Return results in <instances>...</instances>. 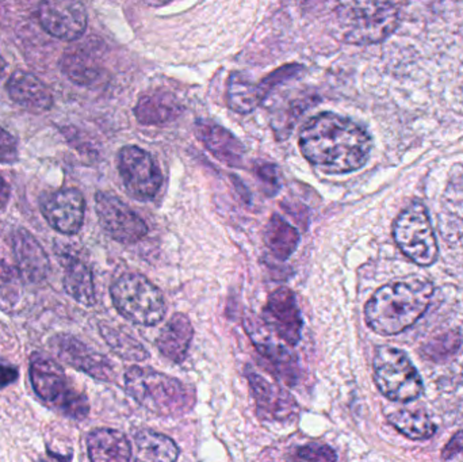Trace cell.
<instances>
[{
  "label": "cell",
  "instance_id": "6da1fadb",
  "mask_svg": "<svg viewBox=\"0 0 463 462\" xmlns=\"http://www.w3.org/2000/svg\"><path fill=\"white\" fill-rule=\"evenodd\" d=\"M299 148L305 159L324 173L347 174L366 165L373 140L369 132L353 119L321 113L302 127Z\"/></svg>",
  "mask_w": 463,
  "mask_h": 462
},
{
  "label": "cell",
  "instance_id": "7a4b0ae2",
  "mask_svg": "<svg viewBox=\"0 0 463 462\" xmlns=\"http://www.w3.org/2000/svg\"><path fill=\"white\" fill-rule=\"evenodd\" d=\"M434 296L424 279L392 282L380 288L364 308L367 325L380 335H396L415 325L429 309Z\"/></svg>",
  "mask_w": 463,
  "mask_h": 462
},
{
  "label": "cell",
  "instance_id": "3957f363",
  "mask_svg": "<svg viewBox=\"0 0 463 462\" xmlns=\"http://www.w3.org/2000/svg\"><path fill=\"white\" fill-rule=\"evenodd\" d=\"M334 30L340 40L353 45L383 42L400 24L399 10L383 0H337Z\"/></svg>",
  "mask_w": 463,
  "mask_h": 462
},
{
  "label": "cell",
  "instance_id": "277c9868",
  "mask_svg": "<svg viewBox=\"0 0 463 462\" xmlns=\"http://www.w3.org/2000/svg\"><path fill=\"white\" fill-rule=\"evenodd\" d=\"M125 388L133 401L159 417H182L195 404L194 392L181 380L152 369L130 368L125 373Z\"/></svg>",
  "mask_w": 463,
  "mask_h": 462
},
{
  "label": "cell",
  "instance_id": "5b68a950",
  "mask_svg": "<svg viewBox=\"0 0 463 462\" xmlns=\"http://www.w3.org/2000/svg\"><path fill=\"white\" fill-rule=\"evenodd\" d=\"M29 372L33 391L46 406L71 420H81L89 415L87 396L71 387L64 369L53 358L34 353Z\"/></svg>",
  "mask_w": 463,
  "mask_h": 462
},
{
  "label": "cell",
  "instance_id": "8992f818",
  "mask_svg": "<svg viewBox=\"0 0 463 462\" xmlns=\"http://www.w3.org/2000/svg\"><path fill=\"white\" fill-rule=\"evenodd\" d=\"M110 295L117 311L135 325L152 327L165 319L163 293L143 274H122L111 285Z\"/></svg>",
  "mask_w": 463,
  "mask_h": 462
},
{
  "label": "cell",
  "instance_id": "52a82bcc",
  "mask_svg": "<svg viewBox=\"0 0 463 462\" xmlns=\"http://www.w3.org/2000/svg\"><path fill=\"white\" fill-rule=\"evenodd\" d=\"M373 369L378 390L389 401L408 403L423 392L420 374L402 350L391 346L378 347Z\"/></svg>",
  "mask_w": 463,
  "mask_h": 462
},
{
  "label": "cell",
  "instance_id": "ba28073f",
  "mask_svg": "<svg viewBox=\"0 0 463 462\" xmlns=\"http://www.w3.org/2000/svg\"><path fill=\"white\" fill-rule=\"evenodd\" d=\"M393 236L402 254L416 265L427 268L437 262L439 255L437 238L429 212L421 203H412L400 213L394 222Z\"/></svg>",
  "mask_w": 463,
  "mask_h": 462
},
{
  "label": "cell",
  "instance_id": "9c48e42d",
  "mask_svg": "<svg viewBox=\"0 0 463 462\" xmlns=\"http://www.w3.org/2000/svg\"><path fill=\"white\" fill-rule=\"evenodd\" d=\"M118 171L125 189L135 200H154L163 184V174L151 154L135 146L118 154Z\"/></svg>",
  "mask_w": 463,
  "mask_h": 462
},
{
  "label": "cell",
  "instance_id": "30bf717a",
  "mask_svg": "<svg viewBox=\"0 0 463 462\" xmlns=\"http://www.w3.org/2000/svg\"><path fill=\"white\" fill-rule=\"evenodd\" d=\"M95 211L103 231L118 243H138L148 233L146 222L130 206L110 193H97Z\"/></svg>",
  "mask_w": 463,
  "mask_h": 462
},
{
  "label": "cell",
  "instance_id": "8fae6325",
  "mask_svg": "<svg viewBox=\"0 0 463 462\" xmlns=\"http://www.w3.org/2000/svg\"><path fill=\"white\" fill-rule=\"evenodd\" d=\"M242 325L261 357L274 366L275 372L283 382L293 384L297 377V358L290 349L293 346L282 341L269 325L256 315H245Z\"/></svg>",
  "mask_w": 463,
  "mask_h": 462
},
{
  "label": "cell",
  "instance_id": "7c38bea8",
  "mask_svg": "<svg viewBox=\"0 0 463 462\" xmlns=\"http://www.w3.org/2000/svg\"><path fill=\"white\" fill-rule=\"evenodd\" d=\"M38 21L48 34L71 42L86 33L87 11L79 0H43Z\"/></svg>",
  "mask_w": 463,
  "mask_h": 462
},
{
  "label": "cell",
  "instance_id": "4fadbf2b",
  "mask_svg": "<svg viewBox=\"0 0 463 462\" xmlns=\"http://www.w3.org/2000/svg\"><path fill=\"white\" fill-rule=\"evenodd\" d=\"M41 212L48 224L62 235H76L86 213L83 194L73 187H64L41 198Z\"/></svg>",
  "mask_w": 463,
  "mask_h": 462
},
{
  "label": "cell",
  "instance_id": "5bb4252c",
  "mask_svg": "<svg viewBox=\"0 0 463 462\" xmlns=\"http://www.w3.org/2000/svg\"><path fill=\"white\" fill-rule=\"evenodd\" d=\"M264 322L290 346L301 339L302 317L296 296L288 288H280L269 296L264 306Z\"/></svg>",
  "mask_w": 463,
  "mask_h": 462
},
{
  "label": "cell",
  "instance_id": "9a60e30c",
  "mask_svg": "<svg viewBox=\"0 0 463 462\" xmlns=\"http://www.w3.org/2000/svg\"><path fill=\"white\" fill-rule=\"evenodd\" d=\"M52 349L62 363L72 368L100 380L111 382L114 379V369L105 355L94 352L89 346L71 335H57L51 341Z\"/></svg>",
  "mask_w": 463,
  "mask_h": 462
},
{
  "label": "cell",
  "instance_id": "2e32d148",
  "mask_svg": "<svg viewBox=\"0 0 463 462\" xmlns=\"http://www.w3.org/2000/svg\"><path fill=\"white\" fill-rule=\"evenodd\" d=\"M247 377L261 420L283 423L296 420L298 404L283 388L272 384L258 373H248Z\"/></svg>",
  "mask_w": 463,
  "mask_h": 462
},
{
  "label": "cell",
  "instance_id": "e0dca14e",
  "mask_svg": "<svg viewBox=\"0 0 463 462\" xmlns=\"http://www.w3.org/2000/svg\"><path fill=\"white\" fill-rule=\"evenodd\" d=\"M13 251L16 270L24 281L40 285L51 273V260L37 239L29 231L19 228L13 235Z\"/></svg>",
  "mask_w": 463,
  "mask_h": 462
},
{
  "label": "cell",
  "instance_id": "ac0fdd59",
  "mask_svg": "<svg viewBox=\"0 0 463 462\" xmlns=\"http://www.w3.org/2000/svg\"><path fill=\"white\" fill-rule=\"evenodd\" d=\"M5 87L14 103L33 113L49 111L53 106V95L48 86L26 71H15Z\"/></svg>",
  "mask_w": 463,
  "mask_h": 462
},
{
  "label": "cell",
  "instance_id": "d6986e66",
  "mask_svg": "<svg viewBox=\"0 0 463 462\" xmlns=\"http://www.w3.org/2000/svg\"><path fill=\"white\" fill-rule=\"evenodd\" d=\"M57 259L64 271L62 287L65 293L84 306H92L97 300L91 269L81 258L64 251L57 252Z\"/></svg>",
  "mask_w": 463,
  "mask_h": 462
},
{
  "label": "cell",
  "instance_id": "ffe728a7",
  "mask_svg": "<svg viewBox=\"0 0 463 462\" xmlns=\"http://www.w3.org/2000/svg\"><path fill=\"white\" fill-rule=\"evenodd\" d=\"M197 137L203 146L220 160L231 167H240L244 162L245 149L230 130L213 122L198 121L195 125Z\"/></svg>",
  "mask_w": 463,
  "mask_h": 462
},
{
  "label": "cell",
  "instance_id": "44dd1931",
  "mask_svg": "<svg viewBox=\"0 0 463 462\" xmlns=\"http://www.w3.org/2000/svg\"><path fill=\"white\" fill-rule=\"evenodd\" d=\"M193 336L194 328L189 317L184 314H175L160 331L156 346L171 363H181L186 360Z\"/></svg>",
  "mask_w": 463,
  "mask_h": 462
},
{
  "label": "cell",
  "instance_id": "7402d4cb",
  "mask_svg": "<svg viewBox=\"0 0 463 462\" xmlns=\"http://www.w3.org/2000/svg\"><path fill=\"white\" fill-rule=\"evenodd\" d=\"M90 460L94 462H128L132 460V445L118 430L98 429L87 438Z\"/></svg>",
  "mask_w": 463,
  "mask_h": 462
},
{
  "label": "cell",
  "instance_id": "603a6c76",
  "mask_svg": "<svg viewBox=\"0 0 463 462\" xmlns=\"http://www.w3.org/2000/svg\"><path fill=\"white\" fill-rule=\"evenodd\" d=\"M184 108L175 95L167 91H154L140 98L135 116L143 125H165L175 121Z\"/></svg>",
  "mask_w": 463,
  "mask_h": 462
},
{
  "label": "cell",
  "instance_id": "cb8c5ba5",
  "mask_svg": "<svg viewBox=\"0 0 463 462\" xmlns=\"http://www.w3.org/2000/svg\"><path fill=\"white\" fill-rule=\"evenodd\" d=\"M264 243L275 258L288 259L299 244V233L279 214H272L264 230Z\"/></svg>",
  "mask_w": 463,
  "mask_h": 462
},
{
  "label": "cell",
  "instance_id": "d4e9b609",
  "mask_svg": "<svg viewBox=\"0 0 463 462\" xmlns=\"http://www.w3.org/2000/svg\"><path fill=\"white\" fill-rule=\"evenodd\" d=\"M266 99L259 84L250 81L244 73H232L228 80L227 102L239 114L252 113Z\"/></svg>",
  "mask_w": 463,
  "mask_h": 462
},
{
  "label": "cell",
  "instance_id": "484cf974",
  "mask_svg": "<svg viewBox=\"0 0 463 462\" xmlns=\"http://www.w3.org/2000/svg\"><path fill=\"white\" fill-rule=\"evenodd\" d=\"M137 460L174 462L178 460L179 448L163 434L152 430H138L135 434Z\"/></svg>",
  "mask_w": 463,
  "mask_h": 462
},
{
  "label": "cell",
  "instance_id": "4316f807",
  "mask_svg": "<svg viewBox=\"0 0 463 462\" xmlns=\"http://www.w3.org/2000/svg\"><path fill=\"white\" fill-rule=\"evenodd\" d=\"M389 422L396 428L400 433L404 434L407 438L413 441H424L431 438L435 434V425L429 415L420 410L410 411V410H400L388 415Z\"/></svg>",
  "mask_w": 463,
  "mask_h": 462
},
{
  "label": "cell",
  "instance_id": "83f0119b",
  "mask_svg": "<svg viewBox=\"0 0 463 462\" xmlns=\"http://www.w3.org/2000/svg\"><path fill=\"white\" fill-rule=\"evenodd\" d=\"M60 65H61L62 73L79 86H90L100 75L97 60L86 52L79 51L65 54Z\"/></svg>",
  "mask_w": 463,
  "mask_h": 462
},
{
  "label": "cell",
  "instance_id": "f1b7e54d",
  "mask_svg": "<svg viewBox=\"0 0 463 462\" xmlns=\"http://www.w3.org/2000/svg\"><path fill=\"white\" fill-rule=\"evenodd\" d=\"M102 336L108 342L109 346L113 352L121 358L135 363H143L148 360L149 354L140 342L136 341L133 336L118 328L109 327V325H100Z\"/></svg>",
  "mask_w": 463,
  "mask_h": 462
},
{
  "label": "cell",
  "instance_id": "f546056e",
  "mask_svg": "<svg viewBox=\"0 0 463 462\" xmlns=\"http://www.w3.org/2000/svg\"><path fill=\"white\" fill-rule=\"evenodd\" d=\"M22 279L18 270L11 268L10 265L0 259V309L5 312H11L22 296Z\"/></svg>",
  "mask_w": 463,
  "mask_h": 462
},
{
  "label": "cell",
  "instance_id": "4dcf8cb0",
  "mask_svg": "<svg viewBox=\"0 0 463 462\" xmlns=\"http://www.w3.org/2000/svg\"><path fill=\"white\" fill-rule=\"evenodd\" d=\"M302 71H304L302 65H285V67L279 68V70L272 72L271 75L267 76L261 83H259L264 97H267V95L275 89V86L288 80V79L294 78V76L298 75Z\"/></svg>",
  "mask_w": 463,
  "mask_h": 462
},
{
  "label": "cell",
  "instance_id": "1f68e13d",
  "mask_svg": "<svg viewBox=\"0 0 463 462\" xmlns=\"http://www.w3.org/2000/svg\"><path fill=\"white\" fill-rule=\"evenodd\" d=\"M18 159V141L10 132L0 127V163L14 165Z\"/></svg>",
  "mask_w": 463,
  "mask_h": 462
},
{
  "label": "cell",
  "instance_id": "d6a6232c",
  "mask_svg": "<svg viewBox=\"0 0 463 462\" xmlns=\"http://www.w3.org/2000/svg\"><path fill=\"white\" fill-rule=\"evenodd\" d=\"M297 457L304 461H336L337 456L334 450L326 445H307L297 453Z\"/></svg>",
  "mask_w": 463,
  "mask_h": 462
},
{
  "label": "cell",
  "instance_id": "836d02e7",
  "mask_svg": "<svg viewBox=\"0 0 463 462\" xmlns=\"http://www.w3.org/2000/svg\"><path fill=\"white\" fill-rule=\"evenodd\" d=\"M256 175L264 184V189L269 194H275L279 189V175H278L277 165L271 163H259L255 168Z\"/></svg>",
  "mask_w": 463,
  "mask_h": 462
},
{
  "label": "cell",
  "instance_id": "e575fe53",
  "mask_svg": "<svg viewBox=\"0 0 463 462\" xmlns=\"http://www.w3.org/2000/svg\"><path fill=\"white\" fill-rule=\"evenodd\" d=\"M442 457L448 461H463V430L457 433L446 445Z\"/></svg>",
  "mask_w": 463,
  "mask_h": 462
},
{
  "label": "cell",
  "instance_id": "d590c367",
  "mask_svg": "<svg viewBox=\"0 0 463 462\" xmlns=\"http://www.w3.org/2000/svg\"><path fill=\"white\" fill-rule=\"evenodd\" d=\"M18 377V369L0 363V390H5L8 385L14 384Z\"/></svg>",
  "mask_w": 463,
  "mask_h": 462
},
{
  "label": "cell",
  "instance_id": "8d00e7d4",
  "mask_svg": "<svg viewBox=\"0 0 463 462\" xmlns=\"http://www.w3.org/2000/svg\"><path fill=\"white\" fill-rule=\"evenodd\" d=\"M8 200H10V186H8L5 178L0 175V209L7 205Z\"/></svg>",
  "mask_w": 463,
  "mask_h": 462
},
{
  "label": "cell",
  "instance_id": "74e56055",
  "mask_svg": "<svg viewBox=\"0 0 463 462\" xmlns=\"http://www.w3.org/2000/svg\"><path fill=\"white\" fill-rule=\"evenodd\" d=\"M171 2H174V0H146V3H149V5H163Z\"/></svg>",
  "mask_w": 463,
  "mask_h": 462
},
{
  "label": "cell",
  "instance_id": "f35d334b",
  "mask_svg": "<svg viewBox=\"0 0 463 462\" xmlns=\"http://www.w3.org/2000/svg\"><path fill=\"white\" fill-rule=\"evenodd\" d=\"M5 59H3L2 56H0V79H2L3 73H5Z\"/></svg>",
  "mask_w": 463,
  "mask_h": 462
}]
</instances>
